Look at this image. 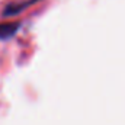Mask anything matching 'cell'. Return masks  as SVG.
<instances>
[{"instance_id": "obj_2", "label": "cell", "mask_w": 125, "mask_h": 125, "mask_svg": "<svg viewBox=\"0 0 125 125\" xmlns=\"http://www.w3.org/2000/svg\"><path fill=\"white\" fill-rule=\"evenodd\" d=\"M22 22H0V41H7L13 38L21 29Z\"/></svg>"}, {"instance_id": "obj_1", "label": "cell", "mask_w": 125, "mask_h": 125, "mask_svg": "<svg viewBox=\"0 0 125 125\" xmlns=\"http://www.w3.org/2000/svg\"><path fill=\"white\" fill-rule=\"evenodd\" d=\"M39 0H23V1H12L9 4H6L1 10V18H12L16 16L19 13H22L23 10H26L28 7L33 6L35 3H38Z\"/></svg>"}]
</instances>
